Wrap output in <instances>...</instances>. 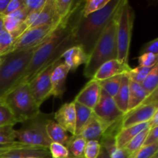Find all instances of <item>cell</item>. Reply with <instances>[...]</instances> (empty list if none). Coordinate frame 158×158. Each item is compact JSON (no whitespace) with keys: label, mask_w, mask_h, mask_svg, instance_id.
Returning a JSON list of instances; mask_svg holds the SVG:
<instances>
[{"label":"cell","mask_w":158,"mask_h":158,"mask_svg":"<svg viewBox=\"0 0 158 158\" xmlns=\"http://www.w3.org/2000/svg\"><path fill=\"white\" fill-rule=\"evenodd\" d=\"M121 2L122 0H110L103 9L86 17L82 15L77 22L73 32L74 40L76 45L80 46L88 56Z\"/></svg>","instance_id":"1"},{"label":"cell","mask_w":158,"mask_h":158,"mask_svg":"<svg viewBox=\"0 0 158 158\" xmlns=\"http://www.w3.org/2000/svg\"><path fill=\"white\" fill-rule=\"evenodd\" d=\"M119 9L108 23L107 26L94 46L92 52L89 55L83 69V75L86 78L93 79L98 68L105 62L117 60V27Z\"/></svg>","instance_id":"2"},{"label":"cell","mask_w":158,"mask_h":158,"mask_svg":"<svg viewBox=\"0 0 158 158\" xmlns=\"http://www.w3.org/2000/svg\"><path fill=\"white\" fill-rule=\"evenodd\" d=\"M13 51L0 60V99L16 86L17 83L29 66L34 52L38 47Z\"/></svg>","instance_id":"3"},{"label":"cell","mask_w":158,"mask_h":158,"mask_svg":"<svg viewBox=\"0 0 158 158\" xmlns=\"http://www.w3.org/2000/svg\"><path fill=\"white\" fill-rule=\"evenodd\" d=\"M2 99L11 110L17 123H24L35 117L41 112L28 83L19 85Z\"/></svg>","instance_id":"4"},{"label":"cell","mask_w":158,"mask_h":158,"mask_svg":"<svg viewBox=\"0 0 158 158\" xmlns=\"http://www.w3.org/2000/svg\"><path fill=\"white\" fill-rule=\"evenodd\" d=\"M52 119H53V114L40 112L35 117L23 123L19 129L15 130L16 141L49 149L52 141L46 133V124Z\"/></svg>","instance_id":"5"},{"label":"cell","mask_w":158,"mask_h":158,"mask_svg":"<svg viewBox=\"0 0 158 158\" xmlns=\"http://www.w3.org/2000/svg\"><path fill=\"white\" fill-rule=\"evenodd\" d=\"M134 22V12L132 6L127 0H122L117 14V60L127 66H130L128 63V56Z\"/></svg>","instance_id":"6"},{"label":"cell","mask_w":158,"mask_h":158,"mask_svg":"<svg viewBox=\"0 0 158 158\" xmlns=\"http://www.w3.org/2000/svg\"><path fill=\"white\" fill-rule=\"evenodd\" d=\"M60 23L44 25L26 29L19 37L14 40L12 52L29 49L42 44L58 27Z\"/></svg>","instance_id":"7"},{"label":"cell","mask_w":158,"mask_h":158,"mask_svg":"<svg viewBox=\"0 0 158 158\" xmlns=\"http://www.w3.org/2000/svg\"><path fill=\"white\" fill-rule=\"evenodd\" d=\"M58 61L59 60L52 62L48 64L28 83L32 97L40 107L48 98L52 96L50 76L54 66Z\"/></svg>","instance_id":"8"},{"label":"cell","mask_w":158,"mask_h":158,"mask_svg":"<svg viewBox=\"0 0 158 158\" xmlns=\"http://www.w3.org/2000/svg\"><path fill=\"white\" fill-rule=\"evenodd\" d=\"M93 112L108 127L122 121L124 116L116 105L114 98L102 89L99 101L93 110Z\"/></svg>","instance_id":"9"},{"label":"cell","mask_w":158,"mask_h":158,"mask_svg":"<svg viewBox=\"0 0 158 158\" xmlns=\"http://www.w3.org/2000/svg\"><path fill=\"white\" fill-rule=\"evenodd\" d=\"M157 111L158 103H143L134 110L124 114L121 121V129L148 123Z\"/></svg>","instance_id":"10"},{"label":"cell","mask_w":158,"mask_h":158,"mask_svg":"<svg viewBox=\"0 0 158 158\" xmlns=\"http://www.w3.org/2000/svg\"><path fill=\"white\" fill-rule=\"evenodd\" d=\"M69 73V69L61 60H59L54 66L50 76L52 96L62 100L66 91V80Z\"/></svg>","instance_id":"11"},{"label":"cell","mask_w":158,"mask_h":158,"mask_svg":"<svg viewBox=\"0 0 158 158\" xmlns=\"http://www.w3.org/2000/svg\"><path fill=\"white\" fill-rule=\"evenodd\" d=\"M100 91L101 87L99 81L94 79H90L84 87L76 96L73 101L94 110L100 99Z\"/></svg>","instance_id":"12"},{"label":"cell","mask_w":158,"mask_h":158,"mask_svg":"<svg viewBox=\"0 0 158 158\" xmlns=\"http://www.w3.org/2000/svg\"><path fill=\"white\" fill-rule=\"evenodd\" d=\"M53 119L65 131L75 135L76 110L74 101L66 103L53 114Z\"/></svg>","instance_id":"13"},{"label":"cell","mask_w":158,"mask_h":158,"mask_svg":"<svg viewBox=\"0 0 158 158\" xmlns=\"http://www.w3.org/2000/svg\"><path fill=\"white\" fill-rule=\"evenodd\" d=\"M131 69V66H124L117 60H109L105 62L98 68L93 79L97 81H102L117 75L128 72Z\"/></svg>","instance_id":"14"},{"label":"cell","mask_w":158,"mask_h":158,"mask_svg":"<svg viewBox=\"0 0 158 158\" xmlns=\"http://www.w3.org/2000/svg\"><path fill=\"white\" fill-rule=\"evenodd\" d=\"M108 128L109 127L93 112L90 118L84 126L80 135L86 139V141L89 140L100 141L102 136L105 134Z\"/></svg>","instance_id":"15"},{"label":"cell","mask_w":158,"mask_h":158,"mask_svg":"<svg viewBox=\"0 0 158 158\" xmlns=\"http://www.w3.org/2000/svg\"><path fill=\"white\" fill-rule=\"evenodd\" d=\"M88 57L89 56L79 46H72L62 54L63 63L69 67V72H74L82 64H86Z\"/></svg>","instance_id":"16"},{"label":"cell","mask_w":158,"mask_h":158,"mask_svg":"<svg viewBox=\"0 0 158 158\" xmlns=\"http://www.w3.org/2000/svg\"><path fill=\"white\" fill-rule=\"evenodd\" d=\"M62 20L57 17L55 12L53 0H46L44 6L39 13L36 20L29 29L44 26V25L58 24Z\"/></svg>","instance_id":"17"},{"label":"cell","mask_w":158,"mask_h":158,"mask_svg":"<svg viewBox=\"0 0 158 158\" xmlns=\"http://www.w3.org/2000/svg\"><path fill=\"white\" fill-rule=\"evenodd\" d=\"M149 127V123H143L123 128L115 136L116 145L118 148H123L136 135Z\"/></svg>","instance_id":"18"},{"label":"cell","mask_w":158,"mask_h":158,"mask_svg":"<svg viewBox=\"0 0 158 158\" xmlns=\"http://www.w3.org/2000/svg\"><path fill=\"white\" fill-rule=\"evenodd\" d=\"M130 80H131V79H130L128 72L123 73L118 92L114 97L116 105L123 114H126L127 112Z\"/></svg>","instance_id":"19"},{"label":"cell","mask_w":158,"mask_h":158,"mask_svg":"<svg viewBox=\"0 0 158 158\" xmlns=\"http://www.w3.org/2000/svg\"><path fill=\"white\" fill-rule=\"evenodd\" d=\"M148 94L143 89L140 83L130 80L129 99H128L127 112V113L134 110L140 105H141L145 99L148 97Z\"/></svg>","instance_id":"20"},{"label":"cell","mask_w":158,"mask_h":158,"mask_svg":"<svg viewBox=\"0 0 158 158\" xmlns=\"http://www.w3.org/2000/svg\"><path fill=\"white\" fill-rule=\"evenodd\" d=\"M33 157L36 158H52L48 148L32 147L26 149L19 150L1 156L0 158H25Z\"/></svg>","instance_id":"21"},{"label":"cell","mask_w":158,"mask_h":158,"mask_svg":"<svg viewBox=\"0 0 158 158\" xmlns=\"http://www.w3.org/2000/svg\"><path fill=\"white\" fill-rule=\"evenodd\" d=\"M86 139L81 135H72L69 137L65 146L69 151L68 158H84Z\"/></svg>","instance_id":"22"},{"label":"cell","mask_w":158,"mask_h":158,"mask_svg":"<svg viewBox=\"0 0 158 158\" xmlns=\"http://www.w3.org/2000/svg\"><path fill=\"white\" fill-rule=\"evenodd\" d=\"M46 133L52 142L65 145L69 136L67 131L60 127L53 119L49 120L46 124Z\"/></svg>","instance_id":"23"},{"label":"cell","mask_w":158,"mask_h":158,"mask_svg":"<svg viewBox=\"0 0 158 158\" xmlns=\"http://www.w3.org/2000/svg\"><path fill=\"white\" fill-rule=\"evenodd\" d=\"M75 103L76 110V131L75 135H80L83 127L88 120L90 118L93 114V110L80 104V103Z\"/></svg>","instance_id":"24"},{"label":"cell","mask_w":158,"mask_h":158,"mask_svg":"<svg viewBox=\"0 0 158 158\" xmlns=\"http://www.w3.org/2000/svg\"><path fill=\"white\" fill-rule=\"evenodd\" d=\"M4 29L10 33L15 40L27 29V27L23 21L16 19L10 15H4Z\"/></svg>","instance_id":"25"},{"label":"cell","mask_w":158,"mask_h":158,"mask_svg":"<svg viewBox=\"0 0 158 158\" xmlns=\"http://www.w3.org/2000/svg\"><path fill=\"white\" fill-rule=\"evenodd\" d=\"M122 75L123 74H120V75H117L115 77H111V78L99 81L101 89L103 91H105L108 95L112 97L113 98L115 97L116 94L118 92L120 82H121Z\"/></svg>","instance_id":"26"},{"label":"cell","mask_w":158,"mask_h":158,"mask_svg":"<svg viewBox=\"0 0 158 158\" xmlns=\"http://www.w3.org/2000/svg\"><path fill=\"white\" fill-rule=\"evenodd\" d=\"M143 89L147 92V94H152L154 90L158 89V64H156L152 68L145 80L140 83Z\"/></svg>","instance_id":"27"},{"label":"cell","mask_w":158,"mask_h":158,"mask_svg":"<svg viewBox=\"0 0 158 158\" xmlns=\"http://www.w3.org/2000/svg\"><path fill=\"white\" fill-rule=\"evenodd\" d=\"M75 2L74 0H53L55 12L60 20H63L70 13Z\"/></svg>","instance_id":"28"},{"label":"cell","mask_w":158,"mask_h":158,"mask_svg":"<svg viewBox=\"0 0 158 158\" xmlns=\"http://www.w3.org/2000/svg\"><path fill=\"white\" fill-rule=\"evenodd\" d=\"M17 123L12 111L3 99H0V127L4 126H12Z\"/></svg>","instance_id":"29"},{"label":"cell","mask_w":158,"mask_h":158,"mask_svg":"<svg viewBox=\"0 0 158 158\" xmlns=\"http://www.w3.org/2000/svg\"><path fill=\"white\" fill-rule=\"evenodd\" d=\"M150 131V127L147 128L144 131H141L140 133H139L137 135H136L126 146L123 148V149H125L127 151V152L131 155V154H134V152H136L137 151H138L140 148H141L143 147V143L145 141V139H146L147 136H148V133Z\"/></svg>","instance_id":"30"},{"label":"cell","mask_w":158,"mask_h":158,"mask_svg":"<svg viewBox=\"0 0 158 158\" xmlns=\"http://www.w3.org/2000/svg\"><path fill=\"white\" fill-rule=\"evenodd\" d=\"M109 2L110 0H87V1H85L83 10H82L83 17L88 16L90 14L94 13V12L103 9Z\"/></svg>","instance_id":"31"},{"label":"cell","mask_w":158,"mask_h":158,"mask_svg":"<svg viewBox=\"0 0 158 158\" xmlns=\"http://www.w3.org/2000/svg\"><path fill=\"white\" fill-rule=\"evenodd\" d=\"M14 40L6 30L0 31V57L12 52Z\"/></svg>","instance_id":"32"},{"label":"cell","mask_w":158,"mask_h":158,"mask_svg":"<svg viewBox=\"0 0 158 158\" xmlns=\"http://www.w3.org/2000/svg\"><path fill=\"white\" fill-rule=\"evenodd\" d=\"M153 67H144V66H138L135 68H131L128 71L130 79L132 81L140 84L145 80V78H146L147 76L148 75V73L152 69Z\"/></svg>","instance_id":"33"},{"label":"cell","mask_w":158,"mask_h":158,"mask_svg":"<svg viewBox=\"0 0 158 158\" xmlns=\"http://www.w3.org/2000/svg\"><path fill=\"white\" fill-rule=\"evenodd\" d=\"M158 151V143L154 144L143 146L141 148L131 154L127 158H152L157 154Z\"/></svg>","instance_id":"34"},{"label":"cell","mask_w":158,"mask_h":158,"mask_svg":"<svg viewBox=\"0 0 158 158\" xmlns=\"http://www.w3.org/2000/svg\"><path fill=\"white\" fill-rule=\"evenodd\" d=\"M15 141V130L13 127L4 126L0 127V144L11 143Z\"/></svg>","instance_id":"35"},{"label":"cell","mask_w":158,"mask_h":158,"mask_svg":"<svg viewBox=\"0 0 158 158\" xmlns=\"http://www.w3.org/2000/svg\"><path fill=\"white\" fill-rule=\"evenodd\" d=\"M49 151L52 158H68L69 151L65 145L52 142L49 147Z\"/></svg>","instance_id":"36"},{"label":"cell","mask_w":158,"mask_h":158,"mask_svg":"<svg viewBox=\"0 0 158 158\" xmlns=\"http://www.w3.org/2000/svg\"><path fill=\"white\" fill-rule=\"evenodd\" d=\"M101 145L98 140L86 141L84 151V158H97L100 154Z\"/></svg>","instance_id":"37"},{"label":"cell","mask_w":158,"mask_h":158,"mask_svg":"<svg viewBox=\"0 0 158 158\" xmlns=\"http://www.w3.org/2000/svg\"><path fill=\"white\" fill-rule=\"evenodd\" d=\"M138 63L140 66H144V67H153L157 64L158 62V54L151 53H143L141 54L137 58Z\"/></svg>","instance_id":"38"},{"label":"cell","mask_w":158,"mask_h":158,"mask_svg":"<svg viewBox=\"0 0 158 158\" xmlns=\"http://www.w3.org/2000/svg\"><path fill=\"white\" fill-rule=\"evenodd\" d=\"M46 0H23V5L27 12H40L44 6Z\"/></svg>","instance_id":"39"},{"label":"cell","mask_w":158,"mask_h":158,"mask_svg":"<svg viewBox=\"0 0 158 158\" xmlns=\"http://www.w3.org/2000/svg\"><path fill=\"white\" fill-rule=\"evenodd\" d=\"M148 52L158 54V39L157 38L154 39V40H151V41L144 43L140 50V55L143 53H148Z\"/></svg>","instance_id":"40"},{"label":"cell","mask_w":158,"mask_h":158,"mask_svg":"<svg viewBox=\"0 0 158 158\" xmlns=\"http://www.w3.org/2000/svg\"><path fill=\"white\" fill-rule=\"evenodd\" d=\"M156 143H158V127L150 128V131L145 139L143 147L154 144Z\"/></svg>","instance_id":"41"},{"label":"cell","mask_w":158,"mask_h":158,"mask_svg":"<svg viewBox=\"0 0 158 158\" xmlns=\"http://www.w3.org/2000/svg\"><path fill=\"white\" fill-rule=\"evenodd\" d=\"M23 5V0H10L3 15H8L19 9Z\"/></svg>","instance_id":"42"},{"label":"cell","mask_w":158,"mask_h":158,"mask_svg":"<svg viewBox=\"0 0 158 158\" xmlns=\"http://www.w3.org/2000/svg\"><path fill=\"white\" fill-rule=\"evenodd\" d=\"M28 14H29V12H27L26 9L25 8L24 5H23L19 9H18L17 10H15V12H13L12 13L9 14V15H10V16L16 19H19L20 20V21L24 22V20L26 19V16L28 15Z\"/></svg>","instance_id":"43"},{"label":"cell","mask_w":158,"mask_h":158,"mask_svg":"<svg viewBox=\"0 0 158 158\" xmlns=\"http://www.w3.org/2000/svg\"><path fill=\"white\" fill-rule=\"evenodd\" d=\"M40 12H29V13L28 14L26 19L24 20V23L26 26V27H27V29H29V28L34 23H35L37 17H38V15L39 13H40Z\"/></svg>","instance_id":"44"},{"label":"cell","mask_w":158,"mask_h":158,"mask_svg":"<svg viewBox=\"0 0 158 158\" xmlns=\"http://www.w3.org/2000/svg\"><path fill=\"white\" fill-rule=\"evenodd\" d=\"M148 123H149L150 128H154L156 127H158V111L154 114V115L150 120Z\"/></svg>","instance_id":"45"},{"label":"cell","mask_w":158,"mask_h":158,"mask_svg":"<svg viewBox=\"0 0 158 158\" xmlns=\"http://www.w3.org/2000/svg\"><path fill=\"white\" fill-rule=\"evenodd\" d=\"M10 0H0V14L3 15Z\"/></svg>","instance_id":"46"},{"label":"cell","mask_w":158,"mask_h":158,"mask_svg":"<svg viewBox=\"0 0 158 158\" xmlns=\"http://www.w3.org/2000/svg\"><path fill=\"white\" fill-rule=\"evenodd\" d=\"M97 158H110V155L108 154L107 151L105 150V148H103V147H101L100 154H99L98 157Z\"/></svg>","instance_id":"47"},{"label":"cell","mask_w":158,"mask_h":158,"mask_svg":"<svg viewBox=\"0 0 158 158\" xmlns=\"http://www.w3.org/2000/svg\"><path fill=\"white\" fill-rule=\"evenodd\" d=\"M4 29V15L0 14V31Z\"/></svg>","instance_id":"48"},{"label":"cell","mask_w":158,"mask_h":158,"mask_svg":"<svg viewBox=\"0 0 158 158\" xmlns=\"http://www.w3.org/2000/svg\"><path fill=\"white\" fill-rule=\"evenodd\" d=\"M152 158H158V154H156Z\"/></svg>","instance_id":"49"},{"label":"cell","mask_w":158,"mask_h":158,"mask_svg":"<svg viewBox=\"0 0 158 158\" xmlns=\"http://www.w3.org/2000/svg\"><path fill=\"white\" fill-rule=\"evenodd\" d=\"M25 158H36V157H25Z\"/></svg>","instance_id":"50"},{"label":"cell","mask_w":158,"mask_h":158,"mask_svg":"<svg viewBox=\"0 0 158 158\" xmlns=\"http://www.w3.org/2000/svg\"><path fill=\"white\" fill-rule=\"evenodd\" d=\"M0 59H1V57H0Z\"/></svg>","instance_id":"51"},{"label":"cell","mask_w":158,"mask_h":158,"mask_svg":"<svg viewBox=\"0 0 158 158\" xmlns=\"http://www.w3.org/2000/svg\"><path fill=\"white\" fill-rule=\"evenodd\" d=\"M0 60H1V59H0Z\"/></svg>","instance_id":"52"}]
</instances>
